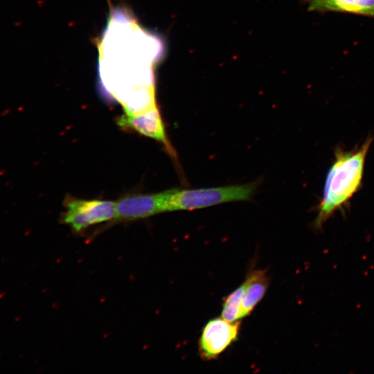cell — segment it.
Listing matches in <instances>:
<instances>
[{
    "label": "cell",
    "instance_id": "obj_4",
    "mask_svg": "<svg viewBox=\"0 0 374 374\" xmlns=\"http://www.w3.org/2000/svg\"><path fill=\"white\" fill-rule=\"evenodd\" d=\"M172 189L159 193L139 194L125 196L116 204V218L118 220H133L148 217L166 212Z\"/></svg>",
    "mask_w": 374,
    "mask_h": 374
},
{
    "label": "cell",
    "instance_id": "obj_7",
    "mask_svg": "<svg viewBox=\"0 0 374 374\" xmlns=\"http://www.w3.org/2000/svg\"><path fill=\"white\" fill-rule=\"evenodd\" d=\"M310 11L348 13L374 18V0H302Z\"/></svg>",
    "mask_w": 374,
    "mask_h": 374
},
{
    "label": "cell",
    "instance_id": "obj_2",
    "mask_svg": "<svg viewBox=\"0 0 374 374\" xmlns=\"http://www.w3.org/2000/svg\"><path fill=\"white\" fill-rule=\"evenodd\" d=\"M256 187V183H251L190 190L173 188L167 211L194 210L225 202L249 200Z\"/></svg>",
    "mask_w": 374,
    "mask_h": 374
},
{
    "label": "cell",
    "instance_id": "obj_3",
    "mask_svg": "<svg viewBox=\"0 0 374 374\" xmlns=\"http://www.w3.org/2000/svg\"><path fill=\"white\" fill-rule=\"evenodd\" d=\"M64 202V222L75 231L116 218L115 202L67 197Z\"/></svg>",
    "mask_w": 374,
    "mask_h": 374
},
{
    "label": "cell",
    "instance_id": "obj_8",
    "mask_svg": "<svg viewBox=\"0 0 374 374\" xmlns=\"http://www.w3.org/2000/svg\"><path fill=\"white\" fill-rule=\"evenodd\" d=\"M243 284L242 318L249 314L262 299L269 285V278L265 271L256 270L249 274Z\"/></svg>",
    "mask_w": 374,
    "mask_h": 374
},
{
    "label": "cell",
    "instance_id": "obj_1",
    "mask_svg": "<svg viewBox=\"0 0 374 374\" xmlns=\"http://www.w3.org/2000/svg\"><path fill=\"white\" fill-rule=\"evenodd\" d=\"M373 139L368 138L358 148L345 151L337 148L327 173L322 197L313 222L316 229L338 210L344 208L362 186L366 157Z\"/></svg>",
    "mask_w": 374,
    "mask_h": 374
},
{
    "label": "cell",
    "instance_id": "obj_6",
    "mask_svg": "<svg viewBox=\"0 0 374 374\" xmlns=\"http://www.w3.org/2000/svg\"><path fill=\"white\" fill-rule=\"evenodd\" d=\"M118 125L125 130L139 134L161 143L170 155H175L168 140L163 122L157 107L137 114H123L117 119Z\"/></svg>",
    "mask_w": 374,
    "mask_h": 374
},
{
    "label": "cell",
    "instance_id": "obj_5",
    "mask_svg": "<svg viewBox=\"0 0 374 374\" xmlns=\"http://www.w3.org/2000/svg\"><path fill=\"white\" fill-rule=\"evenodd\" d=\"M240 323L229 322L223 318L209 321L202 330L199 348L206 359L218 357L238 338Z\"/></svg>",
    "mask_w": 374,
    "mask_h": 374
},
{
    "label": "cell",
    "instance_id": "obj_9",
    "mask_svg": "<svg viewBox=\"0 0 374 374\" xmlns=\"http://www.w3.org/2000/svg\"><path fill=\"white\" fill-rule=\"evenodd\" d=\"M244 284L231 293L224 300L221 316L229 322H236L242 318V300Z\"/></svg>",
    "mask_w": 374,
    "mask_h": 374
}]
</instances>
